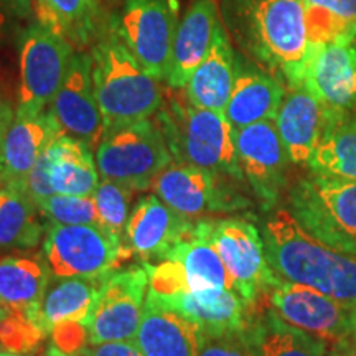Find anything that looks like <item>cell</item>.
Segmentation results:
<instances>
[{"label": "cell", "mask_w": 356, "mask_h": 356, "mask_svg": "<svg viewBox=\"0 0 356 356\" xmlns=\"http://www.w3.org/2000/svg\"><path fill=\"white\" fill-rule=\"evenodd\" d=\"M266 256L280 280L320 291L341 304L356 305V257L310 234L291 210H275L262 231Z\"/></svg>", "instance_id": "7a4b0ae2"}, {"label": "cell", "mask_w": 356, "mask_h": 356, "mask_svg": "<svg viewBox=\"0 0 356 356\" xmlns=\"http://www.w3.org/2000/svg\"><path fill=\"white\" fill-rule=\"evenodd\" d=\"M136 341L145 356H198L202 327L149 291Z\"/></svg>", "instance_id": "d6986e66"}, {"label": "cell", "mask_w": 356, "mask_h": 356, "mask_svg": "<svg viewBox=\"0 0 356 356\" xmlns=\"http://www.w3.org/2000/svg\"><path fill=\"white\" fill-rule=\"evenodd\" d=\"M249 333L257 356H327L330 351L325 341L284 322L270 307L257 310Z\"/></svg>", "instance_id": "4dcf8cb0"}, {"label": "cell", "mask_w": 356, "mask_h": 356, "mask_svg": "<svg viewBox=\"0 0 356 356\" xmlns=\"http://www.w3.org/2000/svg\"><path fill=\"white\" fill-rule=\"evenodd\" d=\"M48 180L55 193L92 197L99 185L97 163L84 142L60 136L43 152Z\"/></svg>", "instance_id": "484cf974"}, {"label": "cell", "mask_w": 356, "mask_h": 356, "mask_svg": "<svg viewBox=\"0 0 356 356\" xmlns=\"http://www.w3.org/2000/svg\"><path fill=\"white\" fill-rule=\"evenodd\" d=\"M13 118H15V115H13V113H12L10 104H8V102L3 99L2 96H0V142H2L3 136H6L7 129L12 124Z\"/></svg>", "instance_id": "60d3db41"}, {"label": "cell", "mask_w": 356, "mask_h": 356, "mask_svg": "<svg viewBox=\"0 0 356 356\" xmlns=\"http://www.w3.org/2000/svg\"><path fill=\"white\" fill-rule=\"evenodd\" d=\"M289 200L293 218L310 234L356 257V180L314 173L292 186Z\"/></svg>", "instance_id": "5b68a950"}, {"label": "cell", "mask_w": 356, "mask_h": 356, "mask_svg": "<svg viewBox=\"0 0 356 356\" xmlns=\"http://www.w3.org/2000/svg\"><path fill=\"white\" fill-rule=\"evenodd\" d=\"M155 118L173 162L244 180L236 152L234 129L225 113L200 108L188 99L185 89H172Z\"/></svg>", "instance_id": "277c9868"}, {"label": "cell", "mask_w": 356, "mask_h": 356, "mask_svg": "<svg viewBox=\"0 0 356 356\" xmlns=\"http://www.w3.org/2000/svg\"><path fill=\"white\" fill-rule=\"evenodd\" d=\"M195 222L162 202L157 195H145L129 215L126 241L134 257L159 262L193 231Z\"/></svg>", "instance_id": "e0dca14e"}, {"label": "cell", "mask_w": 356, "mask_h": 356, "mask_svg": "<svg viewBox=\"0 0 356 356\" xmlns=\"http://www.w3.org/2000/svg\"><path fill=\"white\" fill-rule=\"evenodd\" d=\"M286 96L282 81L267 71L236 66V79L225 115L233 129L274 121Z\"/></svg>", "instance_id": "603a6c76"}, {"label": "cell", "mask_w": 356, "mask_h": 356, "mask_svg": "<svg viewBox=\"0 0 356 356\" xmlns=\"http://www.w3.org/2000/svg\"><path fill=\"white\" fill-rule=\"evenodd\" d=\"M108 277L53 275L40 305V325L43 330L50 335L51 328L61 322H86L97 292Z\"/></svg>", "instance_id": "83f0119b"}, {"label": "cell", "mask_w": 356, "mask_h": 356, "mask_svg": "<svg viewBox=\"0 0 356 356\" xmlns=\"http://www.w3.org/2000/svg\"><path fill=\"white\" fill-rule=\"evenodd\" d=\"M234 144L243 175L264 210L279 202L291 162L274 121L234 129Z\"/></svg>", "instance_id": "5bb4252c"}, {"label": "cell", "mask_w": 356, "mask_h": 356, "mask_svg": "<svg viewBox=\"0 0 356 356\" xmlns=\"http://www.w3.org/2000/svg\"><path fill=\"white\" fill-rule=\"evenodd\" d=\"M351 343H356V305L351 307Z\"/></svg>", "instance_id": "ee69618b"}, {"label": "cell", "mask_w": 356, "mask_h": 356, "mask_svg": "<svg viewBox=\"0 0 356 356\" xmlns=\"http://www.w3.org/2000/svg\"><path fill=\"white\" fill-rule=\"evenodd\" d=\"M42 254L55 277H108L134 254L95 225L47 226Z\"/></svg>", "instance_id": "ba28073f"}, {"label": "cell", "mask_w": 356, "mask_h": 356, "mask_svg": "<svg viewBox=\"0 0 356 356\" xmlns=\"http://www.w3.org/2000/svg\"><path fill=\"white\" fill-rule=\"evenodd\" d=\"M149 274V291L162 299H173L181 293L190 292L185 267L180 261L168 259L159 262H144Z\"/></svg>", "instance_id": "8d00e7d4"}, {"label": "cell", "mask_w": 356, "mask_h": 356, "mask_svg": "<svg viewBox=\"0 0 356 356\" xmlns=\"http://www.w3.org/2000/svg\"><path fill=\"white\" fill-rule=\"evenodd\" d=\"M50 279L43 254L0 256V307L25 314L40 325V305Z\"/></svg>", "instance_id": "7402d4cb"}, {"label": "cell", "mask_w": 356, "mask_h": 356, "mask_svg": "<svg viewBox=\"0 0 356 356\" xmlns=\"http://www.w3.org/2000/svg\"><path fill=\"white\" fill-rule=\"evenodd\" d=\"M6 30H7V17H6V12L2 10V7H0V44H2L3 38H6Z\"/></svg>", "instance_id": "7bdbcfd3"}, {"label": "cell", "mask_w": 356, "mask_h": 356, "mask_svg": "<svg viewBox=\"0 0 356 356\" xmlns=\"http://www.w3.org/2000/svg\"><path fill=\"white\" fill-rule=\"evenodd\" d=\"M136 190L121 181L102 178L92 195L99 215L101 228L114 239L119 246L127 248L126 228L129 221V207Z\"/></svg>", "instance_id": "836d02e7"}, {"label": "cell", "mask_w": 356, "mask_h": 356, "mask_svg": "<svg viewBox=\"0 0 356 356\" xmlns=\"http://www.w3.org/2000/svg\"><path fill=\"white\" fill-rule=\"evenodd\" d=\"M302 86L325 108L356 115V40L310 47Z\"/></svg>", "instance_id": "2e32d148"}, {"label": "cell", "mask_w": 356, "mask_h": 356, "mask_svg": "<svg viewBox=\"0 0 356 356\" xmlns=\"http://www.w3.org/2000/svg\"><path fill=\"white\" fill-rule=\"evenodd\" d=\"M220 20L236 47L264 71L302 86L310 55L304 0H218Z\"/></svg>", "instance_id": "6da1fadb"}, {"label": "cell", "mask_w": 356, "mask_h": 356, "mask_svg": "<svg viewBox=\"0 0 356 356\" xmlns=\"http://www.w3.org/2000/svg\"><path fill=\"white\" fill-rule=\"evenodd\" d=\"M330 121V109L304 86L286 92L274 122L289 159L296 165H309Z\"/></svg>", "instance_id": "ffe728a7"}, {"label": "cell", "mask_w": 356, "mask_h": 356, "mask_svg": "<svg viewBox=\"0 0 356 356\" xmlns=\"http://www.w3.org/2000/svg\"><path fill=\"white\" fill-rule=\"evenodd\" d=\"M37 203L24 188L0 186V248L33 249L43 241L47 225Z\"/></svg>", "instance_id": "f1b7e54d"}, {"label": "cell", "mask_w": 356, "mask_h": 356, "mask_svg": "<svg viewBox=\"0 0 356 356\" xmlns=\"http://www.w3.org/2000/svg\"><path fill=\"white\" fill-rule=\"evenodd\" d=\"M204 234L220 252L234 291L249 304L259 305L277 284L266 256L264 239L251 221L243 218L198 221Z\"/></svg>", "instance_id": "30bf717a"}, {"label": "cell", "mask_w": 356, "mask_h": 356, "mask_svg": "<svg viewBox=\"0 0 356 356\" xmlns=\"http://www.w3.org/2000/svg\"><path fill=\"white\" fill-rule=\"evenodd\" d=\"M178 24L180 0H124L111 29L147 73L165 81Z\"/></svg>", "instance_id": "9c48e42d"}, {"label": "cell", "mask_w": 356, "mask_h": 356, "mask_svg": "<svg viewBox=\"0 0 356 356\" xmlns=\"http://www.w3.org/2000/svg\"><path fill=\"white\" fill-rule=\"evenodd\" d=\"M147 286L149 274L144 264L111 274L86 318L89 343L136 340Z\"/></svg>", "instance_id": "4fadbf2b"}, {"label": "cell", "mask_w": 356, "mask_h": 356, "mask_svg": "<svg viewBox=\"0 0 356 356\" xmlns=\"http://www.w3.org/2000/svg\"><path fill=\"white\" fill-rule=\"evenodd\" d=\"M53 345L63 353L79 356L89 345V332L86 322H61L55 325L50 332Z\"/></svg>", "instance_id": "f35d334b"}, {"label": "cell", "mask_w": 356, "mask_h": 356, "mask_svg": "<svg viewBox=\"0 0 356 356\" xmlns=\"http://www.w3.org/2000/svg\"><path fill=\"white\" fill-rule=\"evenodd\" d=\"M173 162L157 121H144L108 131L96 149L102 178L121 181L136 191L149 190L154 178Z\"/></svg>", "instance_id": "8992f818"}, {"label": "cell", "mask_w": 356, "mask_h": 356, "mask_svg": "<svg viewBox=\"0 0 356 356\" xmlns=\"http://www.w3.org/2000/svg\"><path fill=\"white\" fill-rule=\"evenodd\" d=\"M0 356H26V355H19V353H10V351H0Z\"/></svg>", "instance_id": "7dc6e473"}, {"label": "cell", "mask_w": 356, "mask_h": 356, "mask_svg": "<svg viewBox=\"0 0 356 356\" xmlns=\"http://www.w3.org/2000/svg\"><path fill=\"white\" fill-rule=\"evenodd\" d=\"M327 356H356V343L338 346V348H333L328 351Z\"/></svg>", "instance_id": "b9f144b4"}, {"label": "cell", "mask_w": 356, "mask_h": 356, "mask_svg": "<svg viewBox=\"0 0 356 356\" xmlns=\"http://www.w3.org/2000/svg\"><path fill=\"white\" fill-rule=\"evenodd\" d=\"M47 356H73V355L63 353V351L58 350L55 345H51V346H48V350H47Z\"/></svg>", "instance_id": "f6af8a7d"}, {"label": "cell", "mask_w": 356, "mask_h": 356, "mask_svg": "<svg viewBox=\"0 0 356 356\" xmlns=\"http://www.w3.org/2000/svg\"><path fill=\"white\" fill-rule=\"evenodd\" d=\"M38 22L68 40L76 50L95 44L102 33L101 0H35Z\"/></svg>", "instance_id": "4316f807"}, {"label": "cell", "mask_w": 356, "mask_h": 356, "mask_svg": "<svg viewBox=\"0 0 356 356\" xmlns=\"http://www.w3.org/2000/svg\"><path fill=\"white\" fill-rule=\"evenodd\" d=\"M309 168L317 175L356 180V115L335 113L312 155Z\"/></svg>", "instance_id": "1f68e13d"}, {"label": "cell", "mask_w": 356, "mask_h": 356, "mask_svg": "<svg viewBox=\"0 0 356 356\" xmlns=\"http://www.w3.org/2000/svg\"><path fill=\"white\" fill-rule=\"evenodd\" d=\"M233 181L236 178L225 173L172 162L154 178L150 188L168 207L193 220L210 213H231L246 208L248 198L239 195Z\"/></svg>", "instance_id": "8fae6325"}, {"label": "cell", "mask_w": 356, "mask_h": 356, "mask_svg": "<svg viewBox=\"0 0 356 356\" xmlns=\"http://www.w3.org/2000/svg\"><path fill=\"white\" fill-rule=\"evenodd\" d=\"M38 208L44 220L55 225H95L101 228L96 202L92 197L55 193Z\"/></svg>", "instance_id": "e575fe53"}, {"label": "cell", "mask_w": 356, "mask_h": 356, "mask_svg": "<svg viewBox=\"0 0 356 356\" xmlns=\"http://www.w3.org/2000/svg\"><path fill=\"white\" fill-rule=\"evenodd\" d=\"M6 314H7V312H6V310H3V309H2V307H0V322H2V318H3V317H6Z\"/></svg>", "instance_id": "c3c4849f"}, {"label": "cell", "mask_w": 356, "mask_h": 356, "mask_svg": "<svg viewBox=\"0 0 356 356\" xmlns=\"http://www.w3.org/2000/svg\"><path fill=\"white\" fill-rule=\"evenodd\" d=\"M185 267L190 292H215L234 289L220 252L197 221L193 231L168 254ZM167 257V259H168Z\"/></svg>", "instance_id": "f546056e"}, {"label": "cell", "mask_w": 356, "mask_h": 356, "mask_svg": "<svg viewBox=\"0 0 356 356\" xmlns=\"http://www.w3.org/2000/svg\"><path fill=\"white\" fill-rule=\"evenodd\" d=\"M101 2H102V6H104V3H106V6H109V7L119 8V7L122 6L124 0H101Z\"/></svg>", "instance_id": "bcb514c9"}, {"label": "cell", "mask_w": 356, "mask_h": 356, "mask_svg": "<svg viewBox=\"0 0 356 356\" xmlns=\"http://www.w3.org/2000/svg\"><path fill=\"white\" fill-rule=\"evenodd\" d=\"M63 136L50 111L17 114L0 142V185L26 190V178L44 150Z\"/></svg>", "instance_id": "ac0fdd59"}, {"label": "cell", "mask_w": 356, "mask_h": 356, "mask_svg": "<svg viewBox=\"0 0 356 356\" xmlns=\"http://www.w3.org/2000/svg\"><path fill=\"white\" fill-rule=\"evenodd\" d=\"M76 48L42 22L29 25L19 38V106L17 114H40L50 108L63 84Z\"/></svg>", "instance_id": "52a82bcc"}, {"label": "cell", "mask_w": 356, "mask_h": 356, "mask_svg": "<svg viewBox=\"0 0 356 356\" xmlns=\"http://www.w3.org/2000/svg\"><path fill=\"white\" fill-rule=\"evenodd\" d=\"M198 356H257L249 327L231 332H202Z\"/></svg>", "instance_id": "74e56055"}, {"label": "cell", "mask_w": 356, "mask_h": 356, "mask_svg": "<svg viewBox=\"0 0 356 356\" xmlns=\"http://www.w3.org/2000/svg\"><path fill=\"white\" fill-rule=\"evenodd\" d=\"M79 356H145L136 340L89 343Z\"/></svg>", "instance_id": "ab89813d"}, {"label": "cell", "mask_w": 356, "mask_h": 356, "mask_svg": "<svg viewBox=\"0 0 356 356\" xmlns=\"http://www.w3.org/2000/svg\"><path fill=\"white\" fill-rule=\"evenodd\" d=\"M202 327V332L244 330L251 325L259 305L249 304L234 289L215 292H186L165 299Z\"/></svg>", "instance_id": "d4e9b609"}, {"label": "cell", "mask_w": 356, "mask_h": 356, "mask_svg": "<svg viewBox=\"0 0 356 356\" xmlns=\"http://www.w3.org/2000/svg\"><path fill=\"white\" fill-rule=\"evenodd\" d=\"M267 302L284 322L320 338L330 350L351 343V307L317 289L279 279Z\"/></svg>", "instance_id": "7c38bea8"}, {"label": "cell", "mask_w": 356, "mask_h": 356, "mask_svg": "<svg viewBox=\"0 0 356 356\" xmlns=\"http://www.w3.org/2000/svg\"><path fill=\"white\" fill-rule=\"evenodd\" d=\"M48 111L63 136L84 142L96 152L106 134V126L92 84L91 53L74 51L65 81Z\"/></svg>", "instance_id": "9a60e30c"}, {"label": "cell", "mask_w": 356, "mask_h": 356, "mask_svg": "<svg viewBox=\"0 0 356 356\" xmlns=\"http://www.w3.org/2000/svg\"><path fill=\"white\" fill-rule=\"evenodd\" d=\"M310 47L356 40V0H304Z\"/></svg>", "instance_id": "d6a6232c"}, {"label": "cell", "mask_w": 356, "mask_h": 356, "mask_svg": "<svg viewBox=\"0 0 356 356\" xmlns=\"http://www.w3.org/2000/svg\"><path fill=\"white\" fill-rule=\"evenodd\" d=\"M48 333L25 314L7 312L0 322V348L30 356L40 348Z\"/></svg>", "instance_id": "d590c367"}, {"label": "cell", "mask_w": 356, "mask_h": 356, "mask_svg": "<svg viewBox=\"0 0 356 356\" xmlns=\"http://www.w3.org/2000/svg\"><path fill=\"white\" fill-rule=\"evenodd\" d=\"M91 61L106 132L150 119L165 102L162 81L142 68L111 25L92 44Z\"/></svg>", "instance_id": "3957f363"}, {"label": "cell", "mask_w": 356, "mask_h": 356, "mask_svg": "<svg viewBox=\"0 0 356 356\" xmlns=\"http://www.w3.org/2000/svg\"><path fill=\"white\" fill-rule=\"evenodd\" d=\"M216 0H193L178 24L173 40L167 84L170 89H184L193 71L210 51L216 29L220 26Z\"/></svg>", "instance_id": "44dd1931"}, {"label": "cell", "mask_w": 356, "mask_h": 356, "mask_svg": "<svg viewBox=\"0 0 356 356\" xmlns=\"http://www.w3.org/2000/svg\"><path fill=\"white\" fill-rule=\"evenodd\" d=\"M236 79V56L233 43L220 24L210 51L193 71L184 88L188 99L200 108L225 113Z\"/></svg>", "instance_id": "cb8c5ba5"}]
</instances>
